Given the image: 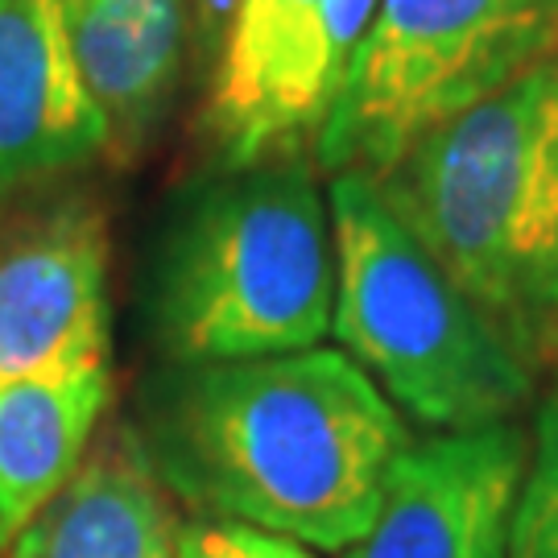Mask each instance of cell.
Wrapping results in <instances>:
<instances>
[{
    "instance_id": "cell-2",
    "label": "cell",
    "mask_w": 558,
    "mask_h": 558,
    "mask_svg": "<svg viewBox=\"0 0 558 558\" xmlns=\"http://www.w3.org/2000/svg\"><path fill=\"white\" fill-rule=\"evenodd\" d=\"M336 315L331 211L302 149L191 182L145 269V319L166 364L319 348Z\"/></svg>"
},
{
    "instance_id": "cell-16",
    "label": "cell",
    "mask_w": 558,
    "mask_h": 558,
    "mask_svg": "<svg viewBox=\"0 0 558 558\" xmlns=\"http://www.w3.org/2000/svg\"><path fill=\"white\" fill-rule=\"evenodd\" d=\"M546 368H550V373H558V336H555V348H550V360H546Z\"/></svg>"
},
{
    "instance_id": "cell-14",
    "label": "cell",
    "mask_w": 558,
    "mask_h": 558,
    "mask_svg": "<svg viewBox=\"0 0 558 558\" xmlns=\"http://www.w3.org/2000/svg\"><path fill=\"white\" fill-rule=\"evenodd\" d=\"M179 558H319L311 546L223 518H191L179 525Z\"/></svg>"
},
{
    "instance_id": "cell-12",
    "label": "cell",
    "mask_w": 558,
    "mask_h": 558,
    "mask_svg": "<svg viewBox=\"0 0 558 558\" xmlns=\"http://www.w3.org/2000/svg\"><path fill=\"white\" fill-rule=\"evenodd\" d=\"M108 368L54 380H0V558L59 497L100 435Z\"/></svg>"
},
{
    "instance_id": "cell-11",
    "label": "cell",
    "mask_w": 558,
    "mask_h": 558,
    "mask_svg": "<svg viewBox=\"0 0 558 558\" xmlns=\"http://www.w3.org/2000/svg\"><path fill=\"white\" fill-rule=\"evenodd\" d=\"M62 13L108 124V158H133L179 87L191 0H62Z\"/></svg>"
},
{
    "instance_id": "cell-4",
    "label": "cell",
    "mask_w": 558,
    "mask_h": 558,
    "mask_svg": "<svg viewBox=\"0 0 558 558\" xmlns=\"http://www.w3.org/2000/svg\"><path fill=\"white\" fill-rule=\"evenodd\" d=\"M327 211L336 244L331 331L343 352L405 418L435 435L513 422L534 398V368L393 216L377 179L336 174Z\"/></svg>"
},
{
    "instance_id": "cell-6",
    "label": "cell",
    "mask_w": 558,
    "mask_h": 558,
    "mask_svg": "<svg viewBox=\"0 0 558 558\" xmlns=\"http://www.w3.org/2000/svg\"><path fill=\"white\" fill-rule=\"evenodd\" d=\"M380 0H240L220 41L203 124L223 166L319 137Z\"/></svg>"
},
{
    "instance_id": "cell-15",
    "label": "cell",
    "mask_w": 558,
    "mask_h": 558,
    "mask_svg": "<svg viewBox=\"0 0 558 558\" xmlns=\"http://www.w3.org/2000/svg\"><path fill=\"white\" fill-rule=\"evenodd\" d=\"M240 0H195V13H199V34L207 50H220L228 25L236 17Z\"/></svg>"
},
{
    "instance_id": "cell-7",
    "label": "cell",
    "mask_w": 558,
    "mask_h": 558,
    "mask_svg": "<svg viewBox=\"0 0 558 558\" xmlns=\"http://www.w3.org/2000/svg\"><path fill=\"white\" fill-rule=\"evenodd\" d=\"M108 368V216L62 195L0 232V380Z\"/></svg>"
},
{
    "instance_id": "cell-5",
    "label": "cell",
    "mask_w": 558,
    "mask_h": 558,
    "mask_svg": "<svg viewBox=\"0 0 558 558\" xmlns=\"http://www.w3.org/2000/svg\"><path fill=\"white\" fill-rule=\"evenodd\" d=\"M558 54V0H380L323 120L319 166L380 179L426 133Z\"/></svg>"
},
{
    "instance_id": "cell-9",
    "label": "cell",
    "mask_w": 558,
    "mask_h": 558,
    "mask_svg": "<svg viewBox=\"0 0 558 558\" xmlns=\"http://www.w3.org/2000/svg\"><path fill=\"white\" fill-rule=\"evenodd\" d=\"M108 158L62 0H0V195Z\"/></svg>"
},
{
    "instance_id": "cell-3",
    "label": "cell",
    "mask_w": 558,
    "mask_h": 558,
    "mask_svg": "<svg viewBox=\"0 0 558 558\" xmlns=\"http://www.w3.org/2000/svg\"><path fill=\"white\" fill-rule=\"evenodd\" d=\"M377 186L542 373L558 336V54L426 133Z\"/></svg>"
},
{
    "instance_id": "cell-10",
    "label": "cell",
    "mask_w": 558,
    "mask_h": 558,
    "mask_svg": "<svg viewBox=\"0 0 558 558\" xmlns=\"http://www.w3.org/2000/svg\"><path fill=\"white\" fill-rule=\"evenodd\" d=\"M179 525L133 426L117 422L4 558H179Z\"/></svg>"
},
{
    "instance_id": "cell-8",
    "label": "cell",
    "mask_w": 558,
    "mask_h": 558,
    "mask_svg": "<svg viewBox=\"0 0 558 558\" xmlns=\"http://www.w3.org/2000/svg\"><path fill=\"white\" fill-rule=\"evenodd\" d=\"M530 439L518 422L410 442L343 558H509Z\"/></svg>"
},
{
    "instance_id": "cell-1",
    "label": "cell",
    "mask_w": 558,
    "mask_h": 558,
    "mask_svg": "<svg viewBox=\"0 0 558 558\" xmlns=\"http://www.w3.org/2000/svg\"><path fill=\"white\" fill-rule=\"evenodd\" d=\"M170 497L311 550L364 538L410 447L377 380L339 348L161 364L129 422Z\"/></svg>"
},
{
    "instance_id": "cell-13",
    "label": "cell",
    "mask_w": 558,
    "mask_h": 558,
    "mask_svg": "<svg viewBox=\"0 0 558 558\" xmlns=\"http://www.w3.org/2000/svg\"><path fill=\"white\" fill-rule=\"evenodd\" d=\"M509 558H558V393L542 401L513 505Z\"/></svg>"
}]
</instances>
